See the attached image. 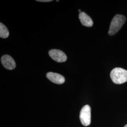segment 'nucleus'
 <instances>
[{
	"label": "nucleus",
	"mask_w": 127,
	"mask_h": 127,
	"mask_svg": "<svg viewBox=\"0 0 127 127\" xmlns=\"http://www.w3.org/2000/svg\"><path fill=\"white\" fill-rule=\"evenodd\" d=\"M125 16L117 14L115 15L112 19L110 26L108 34L110 35H113L116 34L121 29L126 21Z\"/></svg>",
	"instance_id": "obj_1"
},
{
	"label": "nucleus",
	"mask_w": 127,
	"mask_h": 127,
	"mask_svg": "<svg viewBox=\"0 0 127 127\" xmlns=\"http://www.w3.org/2000/svg\"><path fill=\"white\" fill-rule=\"evenodd\" d=\"M110 77L114 83L123 84L127 82V70L120 67L114 68L111 72Z\"/></svg>",
	"instance_id": "obj_2"
},
{
	"label": "nucleus",
	"mask_w": 127,
	"mask_h": 127,
	"mask_svg": "<svg viewBox=\"0 0 127 127\" xmlns=\"http://www.w3.org/2000/svg\"><path fill=\"white\" fill-rule=\"evenodd\" d=\"M80 119L82 124L88 126L91 123V108L89 105H84L81 109L80 114Z\"/></svg>",
	"instance_id": "obj_3"
},
{
	"label": "nucleus",
	"mask_w": 127,
	"mask_h": 127,
	"mask_svg": "<svg viewBox=\"0 0 127 127\" xmlns=\"http://www.w3.org/2000/svg\"><path fill=\"white\" fill-rule=\"evenodd\" d=\"M49 54L51 58L59 63L64 62L67 60V56L61 50L53 49L50 50Z\"/></svg>",
	"instance_id": "obj_4"
},
{
	"label": "nucleus",
	"mask_w": 127,
	"mask_h": 127,
	"mask_svg": "<svg viewBox=\"0 0 127 127\" xmlns=\"http://www.w3.org/2000/svg\"><path fill=\"white\" fill-rule=\"evenodd\" d=\"M1 62L5 68L8 70H13L16 67L14 60L8 55H5L1 57Z\"/></svg>",
	"instance_id": "obj_5"
},
{
	"label": "nucleus",
	"mask_w": 127,
	"mask_h": 127,
	"mask_svg": "<svg viewBox=\"0 0 127 127\" xmlns=\"http://www.w3.org/2000/svg\"><path fill=\"white\" fill-rule=\"evenodd\" d=\"M47 78L50 81L58 84H62L65 82L64 77L57 73L49 72L46 74Z\"/></svg>",
	"instance_id": "obj_6"
},
{
	"label": "nucleus",
	"mask_w": 127,
	"mask_h": 127,
	"mask_svg": "<svg viewBox=\"0 0 127 127\" xmlns=\"http://www.w3.org/2000/svg\"><path fill=\"white\" fill-rule=\"evenodd\" d=\"M79 18L82 25L87 27H91L93 25V22L90 16L86 13L82 12L79 15Z\"/></svg>",
	"instance_id": "obj_7"
},
{
	"label": "nucleus",
	"mask_w": 127,
	"mask_h": 127,
	"mask_svg": "<svg viewBox=\"0 0 127 127\" xmlns=\"http://www.w3.org/2000/svg\"><path fill=\"white\" fill-rule=\"evenodd\" d=\"M9 35V32L7 28L2 23H0V37L2 38H6Z\"/></svg>",
	"instance_id": "obj_8"
},
{
	"label": "nucleus",
	"mask_w": 127,
	"mask_h": 127,
	"mask_svg": "<svg viewBox=\"0 0 127 127\" xmlns=\"http://www.w3.org/2000/svg\"><path fill=\"white\" fill-rule=\"evenodd\" d=\"M36 1H40V2H50L52 1V0H37Z\"/></svg>",
	"instance_id": "obj_9"
},
{
	"label": "nucleus",
	"mask_w": 127,
	"mask_h": 127,
	"mask_svg": "<svg viewBox=\"0 0 127 127\" xmlns=\"http://www.w3.org/2000/svg\"><path fill=\"white\" fill-rule=\"evenodd\" d=\"M124 127H127V125H125V126Z\"/></svg>",
	"instance_id": "obj_10"
}]
</instances>
